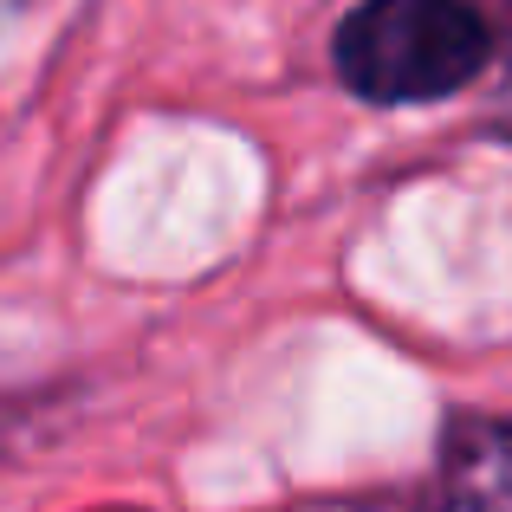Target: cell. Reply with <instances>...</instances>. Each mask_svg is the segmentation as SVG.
I'll use <instances>...</instances> for the list:
<instances>
[{
  "label": "cell",
  "instance_id": "6da1fadb",
  "mask_svg": "<svg viewBox=\"0 0 512 512\" xmlns=\"http://www.w3.org/2000/svg\"><path fill=\"white\" fill-rule=\"evenodd\" d=\"M487 59L493 26L467 0H363L338 26V72L370 104H435Z\"/></svg>",
  "mask_w": 512,
  "mask_h": 512
},
{
  "label": "cell",
  "instance_id": "5b68a950",
  "mask_svg": "<svg viewBox=\"0 0 512 512\" xmlns=\"http://www.w3.org/2000/svg\"><path fill=\"white\" fill-rule=\"evenodd\" d=\"M13 7H26V0H0V13H13Z\"/></svg>",
  "mask_w": 512,
  "mask_h": 512
},
{
  "label": "cell",
  "instance_id": "3957f363",
  "mask_svg": "<svg viewBox=\"0 0 512 512\" xmlns=\"http://www.w3.org/2000/svg\"><path fill=\"white\" fill-rule=\"evenodd\" d=\"M467 7H474V13H480V20H487V26H493V20H500V7H512V0H467Z\"/></svg>",
  "mask_w": 512,
  "mask_h": 512
},
{
  "label": "cell",
  "instance_id": "277c9868",
  "mask_svg": "<svg viewBox=\"0 0 512 512\" xmlns=\"http://www.w3.org/2000/svg\"><path fill=\"white\" fill-rule=\"evenodd\" d=\"M500 104H506V124H512V78H506V98Z\"/></svg>",
  "mask_w": 512,
  "mask_h": 512
},
{
  "label": "cell",
  "instance_id": "7a4b0ae2",
  "mask_svg": "<svg viewBox=\"0 0 512 512\" xmlns=\"http://www.w3.org/2000/svg\"><path fill=\"white\" fill-rule=\"evenodd\" d=\"M441 512H512V422H461L448 435Z\"/></svg>",
  "mask_w": 512,
  "mask_h": 512
}]
</instances>
